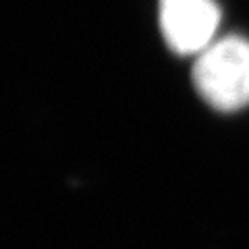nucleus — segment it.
<instances>
[{
  "mask_svg": "<svg viewBox=\"0 0 249 249\" xmlns=\"http://www.w3.org/2000/svg\"><path fill=\"white\" fill-rule=\"evenodd\" d=\"M193 85L220 112H235L249 104V42L245 37L214 40L197 54Z\"/></svg>",
  "mask_w": 249,
  "mask_h": 249,
  "instance_id": "nucleus-1",
  "label": "nucleus"
},
{
  "mask_svg": "<svg viewBox=\"0 0 249 249\" xmlns=\"http://www.w3.org/2000/svg\"><path fill=\"white\" fill-rule=\"evenodd\" d=\"M160 29L178 54H199L214 42L220 9L214 0H160Z\"/></svg>",
  "mask_w": 249,
  "mask_h": 249,
  "instance_id": "nucleus-2",
  "label": "nucleus"
}]
</instances>
